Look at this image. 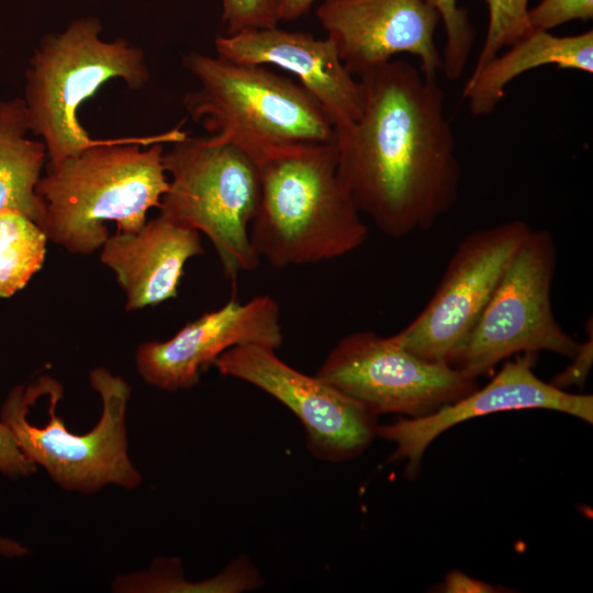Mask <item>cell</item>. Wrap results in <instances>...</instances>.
<instances>
[{
  "mask_svg": "<svg viewBox=\"0 0 593 593\" xmlns=\"http://www.w3.org/2000/svg\"><path fill=\"white\" fill-rule=\"evenodd\" d=\"M358 77L361 113L335 130L339 177L385 235L427 231L456 205L462 177L445 91L402 59Z\"/></svg>",
  "mask_w": 593,
  "mask_h": 593,
  "instance_id": "cell-1",
  "label": "cell"
},
{
  "mask_svg": "<svg viewBox=\"0 0 593 593\" xmlns=\"http://www.w3.org/2000/svg\"><path fill=\"white\" fill-rule=\"evenodd\" d=\"M186 135L175 127L154 136L100 139L46 166L36 192L46 206L47 238L70 254L89 255L110 237L108 221L118 232H138L168 189L164 144Z\"/></svg>",
  "mask_w": 593,
  "mask_h": 593,
  "instance_id": "cell-2",
  "label": "cell"
},
{
  "mask_svg": "<svg viewBox=\"0 0 593 593\" xmlns=\"http://www.w3.org/2000/svg\"><path fill=\"white\" fill-rule=\"evenodd\" d=\"M254 159L260 199L249 238L260 260L276 268L317 264L365 243L368 227L339 177L334 141L267 149Z\"/></svg>",
  "mask_w": 593,
  "mask_h": 593,
  "instance_id": "cell-3",
  "label": "cell"
},
{
  "mask_svg": "<svg viewBox=\"0 0 593 593\" xmlns=\"http://www.w3.org/2000/svg\"><path fill=\"white\" fill-rule=\"evenodd\" d=\"M184 67L200 88L183 105L211 137L233 143L253 158L277 147L335 138L323 107L294 80L265 66L190 53Z\"/></svg>",
  "mask_w": 593,
  "mask_h": 593,
  "instance_id": "cell-4",
  "label": "cell"
},
{
  "mask_svg": "<svg viewBox=\"0 0 593 593\" xmlns=\"http://www.w3.org/2000/svg\"><path fill=\"white\" fill-rule=\"evenodd\" d=\"M101 32L98 19H75L44 35L30 59L23 100L30 131L45 144L46 166L100 141L90 137L77 112L105 82L121 78L131 89L148 82L144 52L124 38L104 41Z\"/></svg>",
  "mask_w": 593,
  "mask_h": 593,
  "instance_id": "cell-5",
  "label": "cell"
},
{
  "mask_svg": "<svg viewBox=\"0 0 593 593\" xmlns=\"http://www.w3.org/2000/svg\"><path fill=\"white\" fill-rule=\"evenodd\" d=\"M89 380L101 399L102 413L86 434L71 433L56 413L63 387L47 376L32 382L37 395L48 399L49 419L44 426L27 419L34 401L24 385L10 391L0 419L10 427L25 457L63 489L80 493H94L108 484L135 489L142 475L128 455L126 410L131 388L123 378L103 367L92 369Z\"/></svg>",
  "mask_w": 593,
  "mask_h": 593,
  "instance_id": "cell-6",
  "label": "cell"
},
{
  "mask_svg": "<svg viewBox=\"0 0 593 593\" xmlns=\"http://www.w3.org/2000/svg\"><path fill=\"white\" fill-rule=\"evenodd\" d=\"M170 144L163 155L170 178L160 215L204 234L227 279L255 270L260 261L249 238L260 199L255 159L242 147L211 136L186 135Z\"/></svg>",
  "mask_w": 593,
  "mask_h": 593,
  "instance_id": "cell-7",
  "label": "cell"
},
{
  "mask_svg": "<svg viewBox=\"0 0 593 593\" xmlns=\"http://www.w3.org/2000/svg\"><path fill=\"white\" fill-rule=\"evenodd\" d=\"M553 236L532 228L450 366L475 379L512 356L541 350L572 358L580 346L556 320Z\"/></svg>",
  "mask_w": 593,
  "mask_h": 593,
  "instance_id": "cell-8",
  "label": "cell"
},
{
  "mask_svg": "<svg viewBox=\"0 0 593 593\" xmlns=\"http://www.w3.org/2000/svg\"><path fill=\"white\" fill-rule=\"evenodd\" d=\"M378 416L427 415L478 388L455 367L424 359L392 336L358 331L343 337L315 374Z\"/></svg>",
  "mask_w": 593,
  "mask_h": 593,
  "instance_id": "cell-9",
  "label": "cell"
},
{
  "mask_svg": "<svg viewBox=\"0 0 593 593\" xmlns=\"http://www.w3.org/2000/svg\"><path fill=\"white\" fill-rule=\"evenodd\" d=\"M530 230L513 219L466 235L426 306L393 339L424 359L450 365Z\"/></svg>",
  "mask_w": 593,
  "mask_h": 593,
  "instance_id": "cell-10",
  "label": "cell"
},
{
  "mask_svg": "<svg viewBox=\"0 0 593 593\" xmlns=\"http://www.w3.org/2000/svg\"><path fill=\"white\" fill-rule=\"evenodd\" d=\"M213 365L221 374L245 381L286 405L304 426L307 449L316 459L349 460L377 436L376 413L318 377L286 363L272 348L235 346Z\"/></svg>",
  "mask_w": 593,
  "mask_h": 593,
  "instance_id": "cell-11",
  "label": "cell"
},
{
  "mask_svg": "<svg viewBox=\"0 0 593 593\" xmlns=\"http://www.w3.org/2000/svg\"><path fill=\"white\" fill-rule=\"evenodd\" d=\"M283 342L280 306L269 295L245 303L230 299L215 311L186 324L171 338L141 344L136 369L144 381L165 391L191 389L200 371L226 350L259 345L277 350Z\"/></svg>",
  "mask_w": 593,
  "mask_h": 593,
  "instance_id": "cell-12",
  "label": "cell"
},
{
  "mask_svg": "<svg viewBox=\"0 0 593 593\" xmlns=\"http://www.w3.org/2000/svg\"><path fill=\"white\" fill-rule=\"evenodd\" d=\"M316 16L353 76L404 53L418 58L427 78L441 69L435 43L440 19L425 0H324Z\"/></svg>",
  "mask_w": 593,
  "mask_h": 593,
  "instance_id": "cell-13",
  "label": "cell"
},
{
  "mask_svg": "<svg viewBox=\"0 0 593 593\" xmlns=\"http://www.w3.org/2000/svg\"><path fill=\"white\" fill-rule=\"evenodd\" d=\"M535 354L524 353L504 362L483 388L423 416L377 428V436L395 444L392 459L406 460V474L415 475L429 444L448 428L492 413L548 409L593 422V396L574 394L540 380L534 372Z\"/></svg>",
  "mask_w": 593,
  "mask_h": 593,
  "instance_id": "cell-14",
  "label": "cell"
},
{
  "mask_svg": "<svg viewBox=\"0 0 593 593\" xmlns=\"http://www.w3.org/2000/svg\"><path fill=\"white\" fill-rule=\"evenodd\" d=\"M216 56L240 64L279 67L323 107L334 130L356 121L362 110L359 80L346 69L334 43L277 26L220 35Z\"/></svg>",
  "mask_w": 593,
  "mask_h": 593,
  "instance_id": "cell-15",
  "label": "cell"
},
{
  "mask_svg": "<svg viewBox=\"0 0 593 593\" xmlns=\"http://www.w3.org/2000/svg\"><path fill=\"white\" fill-rule=\"evenodd\" d=\"M203 251L198 231L159 214L136 233L110 236L100 260L114 272L126 310L135 311L175 298L186 262Z\"/></svg>",
  "mask_w": 593,
  "mask_h": 593,
  "instance_id": "cell-16",
  "label": "cell"
},
{
  "mask_svg": "<svg viewBox=\"0 0 593 593\" xmlns=\"http://www.w3.org/2000/svg\"><path fill=\"white\" fill-rule=\"evenodd\" d=\"M501 55L471 74L462 94L477 116L492 113L502 101L507 85L522 74L544 66L593 72V32L557 36L532 32Z\"/></svg>",
  "mask_w": 593,
  "mask_h": 593,
  "instance_id": "cell-17",
  "label": "cell"
},
{
  "mask_svg": "<svg viewBox=\"0 0 593 593\" xmlns=\"http://www.w3.org/2000/svg\"><path fill=\"white\" fill-rule=\"evenodd\" d=\"M30 125L23 99L0 102V213L14 210L43 230L46 206L36 192L47 161L43 141L27 137Z\"/></svg>",
  "mask_w": 593,
  "mask_h": 593,
  "instance_id": "cell-18",
  "label": "cell"
},
{
  "mask_svg": "<svg viewBox=\"0 0 593 593\" xmlns=\"http://www.w3.org/2000/svg\"><path fill=\"white\" fill-rule=\"evenodd\" d=\"M47 239L45 231L25 214L0 213V298L22 290L41 270Z\"/></svg>",
  "mask_w": 593,
  "mask_h": 593,
  "instance_id": "cell-19",
  "label": "cell"
},
{
  "mask_svg": "<svg viewBox=\"0 0 593 593\" xmlns=\"http://www.w3.org/2000/svg\"><path fill=\"white\" fill-rule=\"evenodd\" d=\"M484 1L489 10L488 30L472 74L499 55L502 48L533 32L527 22L529 0Z\"/></svg>",
  "mask_w": 593,
  "mask_h": 593,
  "instance_id": "cell-20",
  "label": "cell"
},
{
  "mask_svg": "<svg viewBox=\"0 0 593 593\" xmlns=\"http://www.w3.org/2000/svg\"><path fill=\"white\" fill-rule=\"evenodd\" d=\"M439 14L445 29V46L441 56V69L449 80L461 77L469 61L475 40V31L467 11L457 0H425Z\"/></svg>",
  "mask_w": 593,
  "mask_h": 593,
  "instance_id": "cell-21",
  "label": "cell"
},
{
  "mask_svg": "<svg viewBox=\"0 0 593 593\" xmlns=\"http://www.w3.org/2000/svg\"><path fill=\"white\" fill-rule=\"evenodd\" d=\"M279 0H222L226 35L277 26Z\"/></svg>",
  "mask_w": 593,
  "mask_h": 593,
  "instance_id": "cell-22",
  "label": "cell"
},
{
  "mask_svg": "<svg viewBox=\"0 0 593 593\" xmlns=\"http://www.w3.org/2000/svg\"><path fill=\"white\" fill-rule=\"evenodd\" d=\"M593 0H541L528 9L527 22L533 32H549L573 20L590 21Z\"/></svg>",
  "mask_w": 593,
  "mask_h": 593,
  "instance_id": "cell-23",
  "label": "cell"
},
{
  "mask_svg": "<svg viewBox=\"0 0 593 593\" xmlns=\"http://www.w3.org/2000/svg\"><path fill=\"white\" fill-rule=\"evenodd\" d=\"M0 472L9 478L29 477L36 466L20 449L10 427L0 419Z\"/></svg>",
  "mask_w": 593,
  "mask_h": 593,
  "instance_id": "cell-24",
  "label": "cell"
},
{
  "mask_svg": "<svg viewBox=\"0 0 593 593\" xmlns=\"http://www.w3.org/2000/svg\"><path fill=\"white\" fill-rule=\"evenodd\" d=\"M593 328L592 321L586 323L588 338L584 343H580L577 354L571 358L572 363L568 368L555 377L550 382L555 387L564 390L571 385L582 388L588 379L592 361H593Z\"/></svg>",
  "mask_w": 593,
  "mask_h": 593,
  "instance_id": "cell-25",
  "label": "cell"
},
{
  "mask_svg": "<svg viewBox=\"0 0 593 593\" xmlns=\"http://www.w3.org/2000/svg\"><path fill=\"white\" fill-rule=\"evenodd\" d=\"M440 588L441 592L447 593H493L503 591L488 582L471 578L461 571L449 572Z\"/></svg>",
  "mask_w": 593,
  "mask_h": 593,
  "instance_id": "cell-26",
  "label": "cell"
},
{
  "mask_svg": "<svg viewBox=\"0 0 593 593\" xmlns=\"http://www.w3.org/2000/svg\"><path fill=\"white\" fill-rule=\"evenodd\" d=\"M315 0H279V21H291L305 14Z\"/></svg>",
  "mask_w": 593,
  "mask_h": 593,
  "instance_id": "cell-27",
  "label": "cell"
},
{
  "mask_svg": "<svg viewBox=\"0 0 593 593\" xmlns=\"http://www.w3.org/2000/svg\"><path fill=\"white\" fill-rule=\"evenodd\" d=\"M27 553L29 549L23 544L0 535V556L7 558H19L24 557Z\"/></svg>",
  "mask_w": 593,
  "mask_h": 593,
  "instance_id": "cell-28",
  "label": "cell"
}]
</instances>
